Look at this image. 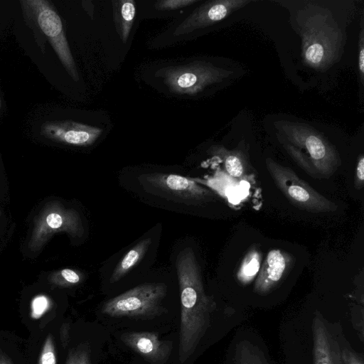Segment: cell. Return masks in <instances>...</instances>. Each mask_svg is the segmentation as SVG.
Masks as SVG:
<instances>
[{
	"label": "cell",
	"instance_id": "obj_1",
	"mask_svg": "<svg viewBox=\"0 0 364 364\" xmlns=\"http://www.w3.org/2000/svg\"><path fill=\"white\" fill-rule=\"evenodd\" d=\"M176 268L181 296L178 359L186 362L208 330L215 304L204 290L200 269L192 248L177 255Z\"/></svg>",
	"mask_w": 364,
	"mask_h": 364
},
{
	"label": "cell",
	"instance_id": "obj_2",
	"mask_svg": "<svg viewBox=\"0 0 364 364\" xmlns=\"http://www.w3.org/2000/svg\"><path fill=\"white\" fill-rule=\"evenodd\" d=\"M295 20L301 40V57L306 66L324 71L339 60L343 50V34L328 9L307 2Z\"/></svg>",
	"mask_w": 364,
	"mask_h": 364
},
{
	"label": "cell",
	"instance_id": "obj_3",
	"mask_svg": "<svg viewBox=\"0 0 364 364\" xmlns=\"http://www.w3.org/2000/svg\"><path fill=\"white\" fill-rule=\"evenodd\" d=\"M278 137L291 157L313 176L326 178L341 165L335 147L319 132L300 122H275Z\"/></svg>",
	"mask_w": 364,
	"mask_h": 364
},
{
	"label": "cell",
	"instance_id": "obj_4",
	"mask_svg": "<svg viewBox=\"0 0 364 364\" xmlns=\"http://www.w3.org/2000/svg\"><path fill=\"white\" fill-rule=\"evenodd\" d=\"M166 293L164 283L142 284L107 300L102 312L112 317L151 318L163 312Z\"/></svg>",
	"mask_w": 364,
	"mask_h": 364
},
{
	"label": "cell",
	"instance_id": "obj_5",
	"mask_svg": "<svg viewBox=\"0 0 364 364\" xmlns=\"http://www.w3.org/2000/svg\"><path fill=\"white\" fill-rule=\"evenodd\" d=\"M63 232L73 238L82 237L84 228L80 215L76 210L66 208L59 201L49 202L35 219L28 248L37 252L54 234Z\"/></svg>",
	"mask_w": 364,
	"mask_h": 364
},
{
	"label": "cell",
	"instance_id": "obj_6",
	"mask_svg": "<svg viewBox=\"0 0 364 364\" xmlns=\"http://www.w3.org/2000/svg\"><path fill=\"white\" fill-rule=\"evenodd\" d=\"M233 72L202 61L187 65L165 68L158 75L171 92L178 95H194L205 87L222 82Z\"/></svg>",
	"mask_w": 364,
	"mask_h": 364
},
{
	"label": "cell",
	"instance_id": "obj_7",
	"mask_svg": "<svg viewBox=\"0 0 364 364\" xmlns=\"http://www.w3.org/2000/svg\"><path fill=\"white\" fill-rule=\"evenodd\" d=\"M267 168L276 186L294 205L313 213L335 211L338 205L318 193L300 178L290 168L270 158L265 159Z\"/></svg>",
	"mask_w": 364,
	"mask_h": 364
},
{
	"label": "cell",
	"instance_id": "obj_8",
	"mask_svg": "<svg viewBox=\"0 0 364 364\" xmlns=\"http://www.w3.org/2000/svg\"><path fill=\"white\" fill-rule=\"evenodd\" d=\"M21 3L31 9L38 26L48 38L64 68L70 77L77 81L79 75L77 67L58 13L46 0H28Z\"/></svg>",
	"mask_w": 364,
	"mask_h": 364
},
{
	"label": "cell",
	"instance_id": "obj_9",
	"mask_svg": "<svg viewBox=\"0 0 364 364\" xmlns=\"http://www.w3.org/2000/svg\"><path fill=\"white\" fill-rule=\"evenodd\" d=\"M248 0H214L206 1L196 8L176 29L181 36L210 26L228 17L232 12L245 6Z\"/></svg>",
	"mask_w": 364,
	"mask_h": 364
},
{
	"label": "cell",
	"instance_id": "obj_10",
	"mask_svg": "<svg viewBox=\"0 0 364 364\" xmlns=\"http://www.w3.org/2000/svg\"><path fill=\"white\" fill-rule=\"evenodd\" d=\"M144 179L154 189L186 202L205 200L213 193L193 179L177 174L154 173L145 175Z\"/></svg>",
	"mask_w": 364,
	"mask_h": 364
},
{
	"label": "cell",
	"instance_id": "obj_11",
	"mask_svg": "<svg viewBox=\"0 0 364 364\" xmlns=\"http://www.w3.org/2000/svg\"><path fill=\"white\" fill-rule=\"evenodd\" d=\"M102 132L100 128L72 121L47 122L41 127V134L44 137L75 146L93 144Z\"/></svg>",
	"mask_w": 364,
	"mask_h": 364
},
{
	"label": "cell",
	"instance_id": "obj_12",
	"mask_svg": "<svg viewBox=\"0 0 364 364\" xmlns=\"http://www.w3.org/2000/svg\"><path fill=\"white\" fill-rule=\"evenodd\" d=\"M312 333L314 364H343L340 343L319 312L314 316Z\"/></svg>",
	"mask_w": 364,
	"mask_h": 364
},
{
	"label": "cell",
	"instance_id": "obj_13",
	"mask_svg": "<svg viewBox=\"0 0 364 364\" xmlns=\"http://www.w3.org/2000/svg\"><path fill=\"white\" fill-rule=\"evenodd\" d=\"M121 340L129 348L141 355L151 364H164L171 353V343L161 341L150 332L123 333Z\"/></svg>",
	"mask_w": 364,
	"mask_h": 364
},
{
	"label": "cell",
	"instance_id": "obj_14",
	"mask_svg": "<svg viewBox=\"0 0 364 364\" xmlns=\"http://www.w3.org/2000/svg\"><path fill=\"white\" fill-rule=\"evenodd\" d=\"M289 262L288 255L282 251L270 250L256 279L254 291L261 295L269 293L283 277Z\"/></svg>",
	"mask_w": 364,
	"mask_h": 364
},
{
	"label": "cell",
	"instance_id": "obj_15",
	"mask_svg": "<svg viewBox=\"0 0 364 364\" xmlns=\"http://www.w3.org/2000/svg\"><path fill=\"white\" fill-rule=\"evenodd\" d=\"M151 244V239L148 237L132 247L114 268L110 283L117 282L129 272L142 259Z\"/></svg>",
	"mask_w": 364,
	"mask_h": 364
},
{
	"label": "cell",
	"instance_id": "obj_16",
	"mask_svg": "<svg viewBox=\"0 0 364 364\" xmlns=\"http://www.w3.org/2000/svg\"><path fill=\"white\" fill-rule=\"evenodd\" d=\"M210 154L220 159L226 172L234 178L244 175L246 168L245 156L239 150H229L223 146H213L208 150Z\"/></svg>",
	"mask_w": 364,
	"mask_h": 364
},
{
	"label": "cell",
	"instance_id": "obj_17",
	"mask_svg": "<svg viewBox=\"0 0 364 364\" xmlns=\"http://www.w3.org/2000/svg\"><path fill=\"white\" fill-rule=\"evenodd\" d=\"M235 364H268L263 351L247 340L236 344L234 355Z\"/></svg>",
	"mask_w": 364,
	"mask_h": 364
},
{
	"label": "cell",
	"instance_id": "obj_18",
	"mask_svg": "<svg viewBox=\"0 0 364 364\" xmlns=\"http://www.w3.org/2000/svg\"><path fill=\"white\" fill-rule=\"evenodd\" d=\"M118 8V17L117 18L120 28L121 38L125 43L129 36L135 14V2L132 0H125L116 1Z\"/></svg>",
	"mask_w": 364,
	"mask_h": 364
},
{
	"label": "cell",
	"instance_id": "obj_19",
	"mask_svg": "<svg viewBox=\"0 0 364 364\" xmlns=\"http://www.w3.org/2000/svg\"><path fill=\"white\" fill-rule=\"evenodd\" d=\"M261 256L256 250L250 252L241 264L237 273L238 279L246 283L252 279L260 268Z\"/></svg>",
	"mask_w": 364,
	"mask_h": 364
},
{
	"label": "cell",
	"instance_id": "obj_20",
	"mask_svg": "<svg viewBox=\"0 0 364 364\" xmlns=\"http://www.w3.org/2000/svg\"><path fill=\"white\" fill-rule=\"evenodd\" d=\"M82 274L80 272L65 268L53 272L49 276V282L60 287H70L81 282Z\"/></svg>",
	"mask_w": 364,
	"mask_h": 364
},
{
	"label": "cell",
	"instance_id": "obj_21",
	"mask_svg": "<svg viewBox=\"0 0 364 364\" xmlns=\"http://www.w3.org/2000/svg\"><path fill=\"white\" fill-rule=\"evenodd\" d=\"M38 364H57L54 341L50 334L45 341Z\"/></svg>",
	"mask_w": 364,
	"mask_h": 364
},
{
	"label": "cell",
	"instance_id": "obj_22",
	"mask_svg": "<svg viewBox=\"0 0 364 364\" xmlns=\"http://www.w3.org/2000/svg\"><path fill=\"white\" fill-rule=\"evenodd\" d=\"M65 364H92L87 347H77L70 350Z\"/></svg>",
	"mask_w": 364,
	"mask_h": 364
},
{
	"label": "cell",
	"instance_id": "obj_23",
	"mask_svg": "<svg viewBox=\"0 0 364 364\" xmlns=\"http://www.w3.org/2000/svg\"><path fill=\"white\" fill-rule=\"evenodd\" d=\"M198 0H163L155 4L158 10H174L183 8L198 2Z\"/></svg>",
	"mask_w": 364,
	"mask_h": 364
},
{
	"label": "cell",
	"instance_id": "obj_24",
	"mask_svg": "<svg viewBox=\"0 0 364 364\" xmlns=\"http://www.w3.org/2000/svg\"><path fill=\"white\" fill-rule=\"evenodd\" d=\"M341 358L343 364H363L362 355L347 346L341 347Z\"/></svg>",
	"mask_w": 364,
	"mask_h": 364
},
{
	"label": "cell",
	"instance_id": "obj_25",
	"mask_svg": "<svg viewBox=\"0 0 364 364\" xmlns=\"http://www.w3.org/2000/svg\"><path fill=\"white\" fill-rule=\"evenodd\" d=\"M358 67L359 77L361 83H364V30L362 28L359 34L358 43Z\"/></svg>",
	"mask_w": 364,
	"mask_h": 364
},
{
	"label": "cell",
	"instance_id": "obj_26",
	"mask_svg": "<svg viewBox=\"0 0 364 364\" xmlns=\"http://www.w3.org/2000/svg\"><path fill=\"white\" fill-rule=\"evenodd\" d=\"M364 182V156L360 155L358 157L355 171V187L358 189L363 186Z\"/></svg>",
	"mask_w": 364,
	"mask_h": 364
},
{
	"label": "cell",
	"instance_id": "obj_27",
	"mask_svg": "<svg viewBox=\"0 0 364 364\" xmlns=\"http://www.w3.org/2000/svg\"><path fill=\"white\" fill-rule=\"evenodd\" d=\"M61 341L64 346H66L68 343L69 337V325L64 323L60 330Z\"/></svg>",
	"mask_w": 364,
	"mask_h": 364
},
{
	"label": "cell",
	"instance_id": "obj_28",
	"mask_svg": "<svg viewBox=\"0 0 364 364\" xmlns=\"http://www.w3.org/2000/svg\"><path fill=\"white\" fill-rule=\"evenodd\" d=\"M0 364H12L10 359L0 351Z\"/></svg>",
	"mask_w": 364,
	"mask_h": 364
},
{
	"label": "cell",
	"instance_id": "obj_29",
	"mask_svg": "<svg viewBox=\"0 0 364 364\" xmlns=\"http://www.w3.org/2000/svg\"><path fill=\"white\" fill-rule=\"evenodd\" d=\"M1 210H0V221H1Z\"/></svg>",
	"mask_w": 364,
	"mask_h": 364
},
{
	"label": "cell",
	"instance_id": "obj_30",
	"mask_svg": "<svg viewBox=\"0 0 364 364\" xmlns=\"http://www.w3.org/2000/svg\"><path fill=\"white\" fill-rule=\"evenodd\" d=\"M1 100H0V109H1Z\"/></svg>",
	"mask_w": 364,
	"mask_h": 364
}]
</instances>
